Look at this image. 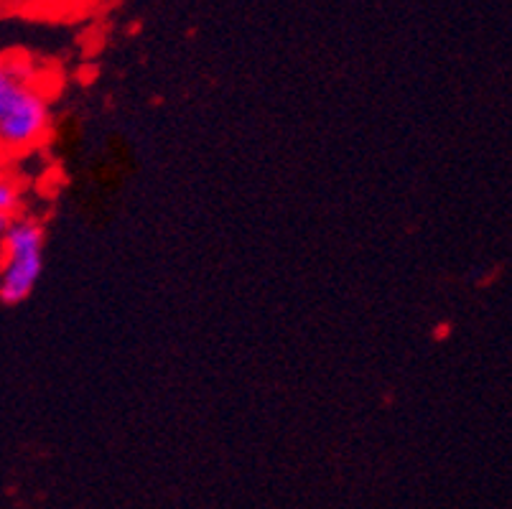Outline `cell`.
Wrapping results in <instances>:
<instances>
[{"instance_id":"obj_1","label":"cell","mask_w":512,"mask_h":509,"mask_svg":"<svg viewBox=\"0 0 512 509\" xmlns=\"http://www.w3.org/2000/svg\"><path fill=\"white\" fill-rule=\"evenodd\" d=\"M51 128V105L34 84H26L0 118V153L29 151Z\"/></svg>"},{"instance_id":"obj_2","label":"cell","mask_w":512,"mask_h":509,"mask_svg":"<svg viewBox=\"0 0 512 509\" xmlns=\"http://www.w3.org/2000/svg\"><path fill=\"white\" fill-rule=\"evenodd\" d=\"M44 270V255L36 258H6L0 268V301L8 306L23 303L34 293Z\"/></svg>"},{"instance_id":"obj_3","label":"cell","mask_w":512,"mask_h":509,"mask_svg":"<svg viewBox=\"0 0 512 509\" xmlns=\"http://www.w3.org/2000/svg\"><path fill=\"white\" fill-rule=\"evenodd\" d=\"M3 260L44 255V227L31 217H13L0 240Z\"/></svg>"},{"instance_id":"obj_4","label":"cell","mask_w":512,"mask_h":509,"mask_svg":"<svg viewBox=\"0 0 512 509\" xmlns=\"http://www.w3.org/2000/svg\"><path fill=\"white\" fill-rule=\"evenodd\" d=\"M26 84H31L29 67H23L16 59L0 56V118Z\"/></svg>"},{"instance_id":"obj_5","label":"cell","mask_w":512,"mask_h":509,"mask_svg":"<svg viewBox=\"0 0 512 509\" xmlns=\"http://www.w3.org/2000/svg\"><path fill=\"white\" fill-rule=\"evenodd\" d=\"M21 202L23 194L18 181L8 174H0V214L6 219H13L21 209Z\"/></svg>"},{"instance_id":"obj_6","label":"cell","mask_w":512,"mask_h":509,"mask_svg":"<svg viewBox=\"0 0 512 509\" xmlns=\"http://www.w3.org/2000/svg\"><path fill=\"white\" fill-rule=\"evenodd\" d=\"M8 222H11V219H6V217H3V214H0V240H3V232H6Z\"/></svg>"}]
</instances>
